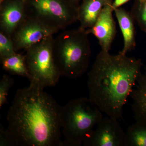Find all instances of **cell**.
I'll use <instances>...</instances> for the list:
<instances>
[{
  "mask_svg": "<svg viewBox=\"0 0 146 146\" xmlns=\"http://www.w3.org/2000/svg\"><path fill=\"white\" fill-rule=\"evenodd\" d=\"M124 146H146V125L136 122L125 132Z\"/></svg>",
  "mask_w": 146,
  "mask_h": 146,
  "instance_id": "15",
  "label": "cell"
},
{
  "mask_svg": "<svg viewBox=\"0 0 146 146\" xmlns=\"http://www.w3.org/2000/svg\"><path fill=\"white\" fill-rule=\"evenodd\" d=\"M102 117V112L89 98L68 102L60 112L63 146H81Z\"/></svg>",
  "mask_w": 146,
  "mask_h": 146,
  "instance_id": "4",
  "label": "cell"
},
{
  "mask_svg": "<svg viewBox=\"0 0 146 146\" xmlns=\"http://www.w3.org/2000/svg\"><path fill=\"white\" fill-rule=\"evenodd\" d=\"M145 69L130 96L133 100L131 107L136 121L146 125V68Z\"/></svg>",
  "mask_w": 146,
  "mask_h": 146,
  "instance_id": "12",
  "label": "cell"
},
{
  "mask_svg": "<svg viewBox=\"0 0 146 146\" xmlns=\"http://www.w3.org/2000/svg\"><path fill=\"white\" fill-rule=\"evenodd\" d=\"M13 84V79L4 75L0 80V107L7 103V96L11 87Z\"/></svg>",
  "mask_w": 146,
  "mask_h": 146,
  "instance_id": "18",
  "label": "cell"
},
{
  "mask_svg": "<svg viewBox=\"0 0 146 146\" xmlns=\"http://www.w3.org/2000/svg\"><path fill=\"white\" fill-rule=\"evenodd\" d=\"M143 65L141 59L102 50L88 74L89 98L103 113L119 120Z\"/></svg>",
  "mask_w": 146,
  "mask_h": 146,
  "instance_id": "2",
  "label": "cell"
},
{
  "mask_svg": "<svg viewBox=\"0 0 146 146\" xmlns=\"http://www.w3.org/2000/svg\"><path fill=\"white\" fill-rule=\"evenodd\" d=\"M131 13L141 29L146 33V1H139L138 6Z\"/></svg>",
  "mask_w": 146,
  "mask_h": 146,
  "instance_id": "17",
  "label": "cell"
},
{
  "mask_svg": "<svg viewBox=\"0 0 146 146\" xmlns=\"http://www.w3.org/2000/svg\"><path fill=\"white\" fill-rule=\"evenodd\" d=\"M78 7L66 0H26L27 17L57 33L78 21Z\"/></svg>",
  "mask_w": 146,
  "mask_h": 146,
  "instance_id": "5",
  "label": "cell"
},
{
  "mask_svg": "<svg viewBox=\"0 0 146 146\" xmlns=\"http://www.w3.org/2000/svg\"><path fill=\"white\" fill-rule=\"evenodd\" d=\"M117 119L102 118L96 129L84 142V146H124L125 132Z\"/></svg>",
  "mask_w": 146,
  "mask_h": 146,
  "instance_id": "7",
  "label": "cell"
},
{
  "mask_svg": "<svg viewBox=\"0 0 146 146\" xmlns=\"http://www.w3.org/2000/svg\"><path fill=\"white\" fill-rule=\"evenodd\" d=\"M112 4L111 2L106 5L94 25L86 30L87 34L93 35L96 37L102 50L107 52L110 50L117 33Z\"/></svg>",
  "mask_w": 146,
  "mask_h": 146,
  "instance_id": "9",
  "label": "cell"
},
{
  "mask_svg": "<svg viewBox=\"0 0 146 146\" xmlns=\"http://www.w3.org/2000/svg\"><path fill=\"white\" fill-rule=\"evenodd\" d=\"M3 68L10 74L28 78L25 55L16 52L1 59Z\"/></svg>",
  "mask_w": 146,
  "mask_h": 146,
  "instance_id": "14",
  "label": "cell"
},
{
  "mask_svg": "<svg viewBox=\"0 0 146 146\" xmlns=\"http://www.w3.org/2000/svg\"><path fill=\"white\" fill-rule=\"evenodd\" d=\"M70 1H71L72 2L74 3L77 2H78V1H79L80 0H70Z\"/></svg>",
  "mask_w": 146,
  "mask_h": 146,
  "instance_id": "21",
  "label": "cell"
},
{
  "mask_svg": "<svg viewBox=\"0 0 146 146\" xmlns=\"http://www.w3.org/2000/svg\"><path fill=\"white\" fill-rule=\"evenodd\" d=\"M56 33L38 21L26 16L11 36L16 52L26 51L33 46Z\"/></svg>",
  "mask_w": 146,
  "mask_h": 146,
  "instance_id": "8",
  "label": "cell"
},
{
  "mask_svg": "<svg viewBox=\"0 0 146 146\" xmlns=\"http://www.w3.org/2000/svg\"><path fill=\"white\" fill-rule=\"evenodd\" d=\"M114 12L119 23L124 40L123 47L119 52L126 55L128 52L134 50L136 46L134 20L131 13L123 9H115Z\"/></svg>",
  "mask_w": 146,
  "mask_h": 146,
  "instance_id": "11",
  "label": "cell"
},
{
  "mask_svg": "<svg viewBox=\"0 0 146 146\" xmlns=\"http://www.w3.org/2000/svg\"><path fill=\"white\" fill-rule=\"evenodd\" d=\"M12 38L0 31L1 59L16 53Z\"/></svg>",
  "mask_w": 146,
  "mask_h": 146,
  "instance_id": "16",
  "label": "cell"
},
{
  "mask_svg": "<svg viewBox=\"0 0 146 146\" xmlns=\"http://www.w3.org/2000/svg\"><path fill=\"white\" fill-rule=\"evenodd\" d=\"M61 109L40 86L30 83L18 90L7 115L11 146H63Z\"/></svg>",
  "mask_w": 146,
  "mask_h": 146,
  "instance_id": "1",
  "label": "cell"
},
{
  "mask_svg": "<svg viewBox=\"0 0 146 146\" xmlns=\"http://www.w3.org/2000/svg\"><path fill=\"white\" fill-rule=\"evenodd\" d=\"M53 35L33 46L25 54L31 84L44 89L56 85L61 77L53 57Z\"/></svg>",
  "mask_w": 146,
  "mask_h": 146,
  "instance_id": "6",
  "label": "cell"
},
{
  "mask_svg": "<svg viewBox=\"0 0 146 146\" xmlns=\"http://www.w3.org/2000/svg\"><path fill=\"white\" fill-rule=\"evenodd\" d=\"M11 146L10 138L7 129H5L3 126L0 127V146Z\"/></svg>",
  "mask_w": 146,
  "mask_h": 146,
  "instance_id": "19",
  "label": "cell"
},
{
  "mask_svg": "<svg viewBox=\"0 0 146 146\" xmlns=\"http://www.w3.org/2000/svg\"><path fill=\"white\" fill-rule=\"evenodd\" d=\"M130 0H115L112 3V5L113 9L119 8L120 7L127 2Z\"/></svg>",
  "mask_w": 146,
  "mask_h": 146,
  "instance_id": "20",
  "label": "cell"
},
{
  "mask_svg": "<svg viewBox=\"0 0 146 146\" xmlns=\"http://www.w3.org/2000/svg\"><path fill=\"white\" fill-rule=\"evenodd\" d=\"M53 57L61 76L77 78L88 69L91 54L86 30L79 27L64 31L53 39Z\"/></svg>",
  "mask_w": 146,
  "mask_h": 146,
  "instance_id": "3",
  "label": "cell"
},
{
  "mask_svg": "<svg viewBox=\"0 0 146 146\" xmlns=\"http://www.w3.org/2000/svg\"><path fill=\"white\" fill-rule=\"evenodd\" d=\"M139 2H143L144 1H145L146 0H138Z\"/></svg>",
  "mask_w": 146,
  "mask_h": 146,
  "instance_id": "22",
  "label": "cell"
},
{
  "mask_svg": "<svg viewBox=\"0 0 146 146\" xmlns=\"http://www.w3.org/2000/svg\"><path fill=\"white\" fill-rule=\"evenodd\" d=\"M111 2L112 0H84L78 8V21L80 23L79 27L86 30L93 26L104 7Z\"/></svg>",
  "mask_w": 146,
  "mask_h": 146,
  "instance_id": "13",
  "label": "cell"
},
{
  "mask_svg": "<svg viewBox=\"0 0 146 146\" xmlns=\"http://www.w3.org/2000/svg\"><path fill=\"white\" fill-rule=\"evenodd\" d=\"M2 1L0 10V31L11 37L16 29L26 17V0Z\"/></svg>",
  "mask_w": 146,
  "mask_h": 146,
  "instance_id": "10",
  "label": "cell"
}]
</instances>
